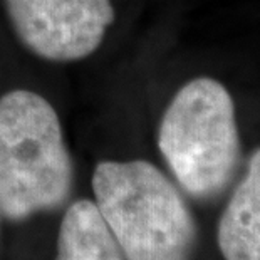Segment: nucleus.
I'll return each mask as SVG.
<instances>
[{"label":"nucleus","instance_id":"1","mask_svg":"<svg viewBox=\"0 0 260 260\" xmlns=\"http://www.w3.org/2000/svg\"><path fill=\"white\" fill-rule=\"evenodd\" d=\"M94 203L126 260H190L191 212L173 183L148 161H103L92 175Z\"/></svg>","mask_w":260,"mask_h":260},{"label":"nucleus","instance_id":"2","mask_svg":"<svg viewBox=\"0 0 260 260\" xmlns=\"http://www.w3.org/2000/svg\"><path fill=\"white\" fill-rule=\"evenodd\" d=\"M73 161L59 116L46 98L10 91L0 99V213L25 220L71 195Z\"/></svg>","mask_w":260,"mask_h":260},{"label":"nucleus","instance_id":"3","mask_svg":"<svg viewBox=\"0 0 260 260\" xmlns=\"http://www.w3.org/2000/svg\"><path fill=\"white\" fill-rule=\"evenodd\" d=\"M158 146L186 193L198 200L222 193L240 149L229 91L210 77L185 84L163 116Z\"/></svg>","mask_w":260,"mask_h":260},{"label":"nucleus","instance_id":"4","mask_svg":"<svg viewBox=\"0 0 260 260\" xmlns=\"http://www.w3.org/2000/svg\"><path fill=\"white\" fill-rule=\"evenodd\" d=\"M22 44L36 56L69 62L101 46L114 20L111 0H4Z\"/></svg>","mask_w":260,"mask_h":260},{"label":"nucleus","instance_id":"5","mask_svg":"<svg viewBox=\"0 0 260 260\" xmlns=\"http://www.w3.org/2000/svg\"><path fill=\"white\" fill-rule=\"evenodd\" d=\"M218 247L225 260H260V149L220 218Z\"/></svg>","mask_w":260,"mask_h":260},{"label":"nucleus","instance_id":"6","mask_svg":"<svg viewBox=\"0 0 260 260\" xmlns=\"http://www.w3.org/2000/svg\"><path fill=\"white\" fill-rule=\"evenodd\" d=\"M56 260H124L94 202L79 200L64 213Z\"/></svg>","mask_w":260,"mask_h":260}]
</instances>
